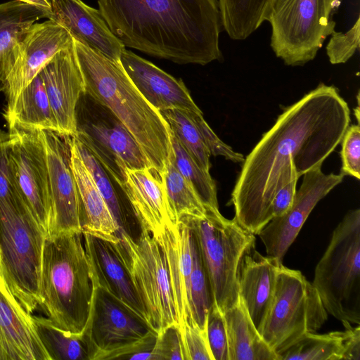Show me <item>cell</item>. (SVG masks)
Returning a JSON list of instances; mask_svg holds the SVG:
<instances>
[{"label":"cell","instance_id":"6da1fadb","mask_svg":"<svg viewBox=\"0 0 360 360\" xmlns=\"http://www.w3.org/2000/svg\"><path fill=\"white\" fill-rule=\"evenodd\" d=\"M350 121L338 88L324 83L285 108L243 162L231 199L236 221L257 235L273 219L271 205L278 190L321 167Z\"/></svg>","mask_w":360,"mask_h":360},{"label":"cell","instance_id":"7a4b0ae2","mask_svg":"<svg viewBox=\"0 0 360 360\" xmlns=\"http://www.w3.org/2000/svg\"><path fill=\"white\" fill-rule=\"evenodd\" d=\"M112 33L127 47L179 64L219 60L218 0H97Z\"/></svg>","mask_w":360,"mask_h":360},{"label":"cell","instance_id":"3957f363","mask_svg":"<svg viewBox=\"0 0 360 360\" xmlns=\"http://www.w3.org/2000/svg\"><path fill=\"white\" fill-rule=\"evenodd\" d=\"M84 94L109 110L134 139L149 167L162 174L172 154V131L161 112L139 92L122 68L73 39Z\"/></svg>","mask_w":360,"mask_h":360},{"label":"cell","instance_id":"277c9868","mask_svg":"<svg viewBox=\"0 0 360 360\" xmlns=\"http://www.w3.org/2000/svg\"><path fill=\"white\" fill-rule=\"evenodd\" d=\"M94 290L82 233L46 237L42 252L40 303L57 327L81 335Z\"/></svg>","mask_w":360,"mask_h":360},{"label":"cell","instance_id":"5b68a950","mask_svg":"<svg viewBox=\"0 0 360 360\" xmlns=\"http://www.w3.org/2000/svg\"><path fill=\"white\" fill-rule=\"evenodd\" d=\"M45 238L20 196L0 198V274L11 292L32 314L40 303Z\"/></svg>","mask_w":360,"mask_h":360},{"label":"cell","instance_id":"8992f818","mask_svg":"<svg viewBox=\"0 0 360 360\" xmlns=\"http://www.w3.org/2000/svg\"><path fill=\"white\" fill-rule=\"evenodd\" d=\"M328 312L360 323V210L349 211L334 229L312 282Z\"/></svg>","mask_w":360,"mask_h":360},{"label":"cell","instance_id":"52a82bcc","mask_svg":"<svg viewBox=\"0 0 360 360\" xmlns=\"http://www.w3.org/2000/svg\"><path fill=\"white\" fill-rule=\"evenodd\" d=\"M186 219L198 241L213 302L223 312L239 300L238 267L246 252L255 245V235L219 210L208 208L202 217Z\"/></svg>","mask_w":360,"mask_h":360},{"label":"cell","instance_id":"ba28073f","mask_svg":"<svg viewBox=\"0 0 360 360\" xmlns=\"http://www.w3.org/2000/svg\"><path fill=\"white\" fill-rule=\"evenodd\" d=\"M342 0H274L267 20L271 47L289 66L314 59L325 39L335 31L333 14Z\"/></svg>","mask_w":360,"mask_h":360},{"label":"cell","instance_id":"9c48e42d","mask_svg":"<svg viewBox=\"0 0 360 360\" xmlns=\"http://www.w3.org/2000/svg\"><path fill=\"white\" fill-rule=\"evenodd\" d=\"M158 335L145 318L94 285L82 333L89 360L129 359L134 354L153 351Z\"/></svg>","mask_w":360,"mask_h":360},{"label":"cell","instance_id":"30bf717a","mask_svg":"<svg viewBox=\"0 0 360 360\" xmlns=\"http://www.w3.org/2000/svg\"><path fill=\"white\" fill-rule=\"evenodd\" d=\"M328 319L316 289L297 270L280 264L274 298L259 333L277 355Z\"/></svg>","mask_w":360,"mask_h":360},{"label":"cell","instance_id":"8fae6325","mask_svg":"<svg viewBox=\"0 0 360 360\" xmlns=\"http://www.w3.org/2000/svg\"><path fill=\"white\" fill-rule=\"evenodd\" d=\"M126 266L143 307L145 316L159 334L177 326L167 262L158 242L148 232L134 239L121 233L113 243Z\"/></svg>","mask_w":360,"mask_h":360},{"label":"cell","instance_id":"7c38bea8","mask_svg":"<svg viewBox=\"0 0 360 360\" xmlns=\"http://www.w3.org/2000/svg\"><path fill=\"white\" fill-rule=\"evenodd\" d=\"M9 158L18 195L46 237L52 219V202L44 146L39 131L8 128Z\"/></svg>","mask_w":360,"mask_h":360},{"label":"cell","instance_id":"4fadbf2b","mask_svg":"<svg viewBox=\"0 0 360 360\" xmlns=\"http://www.w3.org/2000/svg\"><path fill=\"white\" fill-rule=\"evenodd\" d=\"M39 133L46 152L52 202L49 236L82 233L79 195L70 165L69 137L53 131Z\"/></svg>","mask_w":360,"mask_h":360},{"label":"cell","instance_id":"5bb4252c","mask_svg":"<svg viewBox=\"0 0 360 360\" xmlns=\"http://www.w3.org/2000/svg\"><path fill=\"white\" fill-rule=\"evenodd\" d=\"M302 176L289 210L273 218L257 234L267 255L280 262L317 203L340 184L345 177L340 173L325 174L321 167L310 170Z\"/></svg>","mask_w":360,"mask_h":360},{"label":"cell","instance_id":"9a60e30c","mask_svg":"<svg viewBox=\"0 0 360 360\" xmlns=\"http://www.w3.org/2000/svg\"><path fill=\"white\" fill-rule=\"evenodd\" d=\"M74 137L91 152L117 184L122 179L123 167H149L134 139L111 112L109 118L90 116L82 123L77 122Z\"/></svg>","mask_w":360,"mask_h":360},{"label":"cell","instance_id":"2e32d148","mask_svg":"<svg viewBox=\"0 0 360 360\" xmlns=\"http://www.w3.org/2000/svg\"><path fill=\"white\" fill-rule=\"evenodd\" d=\"M72 41L70 32L51 20L32 25L18 44L16 60L6 82L5 109L12 105L51 58Z\"/></svg>","mask_w":360,"mask_h":360},{"label":"cell","instance_id":"e0dca14e","mask_svg":"<svg viewBox=\"0 0 360 360\" xmlns=\"http://www.w3.org/2000/svg\"><path fill=\"white\" fill-rule=\"evenodd\" d=\"M59 134L77 132V107L84 94V82L74 43L58 52L39 72Z\"/></svg>","mask_w":360,"mask_h":360},{"label":"cell","instance_id":"ac0fdd59","mask_svg":"<svg viewBox=\"0 0 360 360\" xmlns=\"http://www.w3.org/2000/svg\"><path fill=\"white\" fill-rule=\"evenodd\" d=\"M156 240L165 256L172 296L181 334L187 321L192 319L190 283L195 235L188 220L184 218L176 224H168Z\"/></svg>","mask_w":360,"mask_h":360},{"label":"cell","instance_id":"d6986e66","mask_svg":"<svg viewBox=\"0 0 360 360\" xmlns=\"http://www.w3.org/2000/svg\"><path fill=\"white\" fill-rule=\"evenodd\" d=\"M120 61L136 89L159 111L175 108L202 112L182 80L126 49L122 51Z\"/></svg>","mask_w":360,"mask_h":360},{"label":"cell","instance_id":"ffe728a7","mask_svg":"<svg viewBox=\"0 0 360 360\" xmlns=\"http://www.w3.org/2000/svg\"><path fill=\"white\" fill-rule=\"evenodd\" d=\"M118 184L124 193L141 231L149 233L155 240L171 224L161 174L155 169L123 167Z\"/></svg>","mask_w":360,"mask_h":360},{"label":"cell","instance_id":"44dd1931","mask_svg":"<svg viewBox=\"0 0 360 360\" xmlns=\"http://www.w3.org/2000/svg\"><path fill=\"white\" fill-rule=\"evenodd\" d=\"M0 360H51L32 314L9 290L0 274Z\"/></svg>","mask_w":360,"mask_h":360},{"label":"cell","instance_id":"7402d4cb","mask_svg":"<svg viewBox=\"0 0 360 360\" xmlns=\"http://www.w3.org/2000/svg\"><path fill=\"white\" fill-rule=\"evenodd\" d=\"M48 1L52 12L51 20L65 28L74 39L120 62V55L125 46L112 33L99 10L82 0Z\"/></svg>","mask_w":360,"mask_h":360},{"label":"cell","instance_id":"603a6c76","mask_svg":"<svg viewBox=\"0 0 360 360\" xmlns=\"http://www.w3.org/2000/svg\"><path fill=\"white\" fill-rule=\"evenodd\" d=\"M281 264L274 257L260 254L255 245L244 255L238 267L239 296L259 333L274 298Z\"/></svg>","mask_w":360,"mask_h":360},{"label":"cell","instance_id":"cb8c5ba5","mask_svg":"<svg viewBox=\"0 0 360 360\" xmlns=\"http://www.w3.org/2000/svg\"><path fill=\"white\" fill-rule=\"evenodd\" d=\"M82 237L94 285L103 288L146 319L130 275L114 244L87 233H82Z\"/></svg>","mask_w":360,"mask_h":360},{"label":"cell","instance_id":"d4e9b609","mask_svg":"<svg viewBox=\"0 0 360 360\" xmlns=\"http://www.w3.org/2000/svg\"><path fill=\"white\" fill-rule=\"evenodd\" d=\"M70 165L80 200V224L82 233L116 243L119 229L91 175L69 137Z\"/></svg>","mask_w":360,"mask_h":360},{"label":"cell","instance_id":"484cf974","mask_svg":"<svg viewBox=\"0 0 360 360\" xmlns=\"http://www.w3.org/2000/svg\"><path fill=\"white\" fill-rule=\"evenodd\" d=\"M43 18L49 19L48 14L35 6L15 0L0 3V91H4L23 35Z\"/></svg>","mask_w":360,"mask_h":360},{"label":"cell","instance_id":"4316f807","mask_svg":"<svg viewBox=\"0 0 360 360\" xmlns=\"http://www.w3.org/2000/svg\"><path fill=\"white\" fill-rule=\"evenodd\" d=\"M222 313L229 360H279L254 325L240 296L234 306Z\"/></svg>","mask_w":360,"mask_h":360},{"label":"cell","instance_id":"83f0119b","mask_svg":"<svg viewBox=\"0 0 360 360\" xmlns=\"http://www.w3.org/2000/svg\"><path fill=\"white\" fill-rule=\"evenodd\" d=\"M8 128L58 133L46 91L39 74L21 91L12 105L4 110ZM59 134V133H58Z\"/></svg>","mask_w":360,"mask_h":360},{"label":"cell","instance_id":"f1b7e54d","mask_svg":"<svg viewBox=\"0 0 360 360\" xmlns=\"http://www.w3.org/2000/svg\"><path fill=\"white\" fill-rule=\"evenodd\" d=\"M71 140L104 198L119 229L120 237L124 233L136 239L141 231L139 222L122 205L105 169L82 143L74 136Z\"/></svg>","mask_w":360,"mask_h":360},{"label":"cell","instance_id":"f546056e","mask_svg":"<svg viewBox=\"0 0 360 360\" xmlns=\"http://www.w3.org/2000/svg\"><path fill=\"white\" fill-rule=\"evenodd\" d=\"M161 176L171 224H176L187 217H200L206 214L208 208L171 159Z\"/></svg>","mask_w":360,"mask_h":360},{"label":"cell","instance_id":"4dcf8cb0","mask_svg":"<svg viewBox=\"0 0 360 360\" xmlns=\"http://www.w3.org/2000/svg\"><path fill=\"white\" fill-rule=\"evenodd\" d=\"M38 336L51 360H89L87 345L81 335L56 326L47 317L33 316Z\"/></svg>","mask_w":360,"mask_h":360},{"label":"cell","instance_id":"1f68e13d","mask_svg":"<svg viewBox=\"0 0 360 360\" xmlns=\"http://www.w3.org/2000/svg\"><path fill=\"white\" fill-rule=\"evenodd\" d=\"M343 331L326 334L308 333L278 354L279 360H340L343 354Z\"/></svg>","mask_w":360,"mask_h":360},{"label":"cell","instance_id":"d6a6232c","mask_svg":"<svg viewBox=\"0 0 360 360\" xmlns=\"http://www.w3.org/2000/svg\"><path fill=\"white\" fill-rule=\"evenodd\" d=\"M171 160L181 174L193 186L205 205L219 210L217 190L210 172L202 169L172 134Z\"/></svg>","mask_w":360,"mask_h":360},{"label":"cell","instance_id":"836d02e7","mask_svg":"<svg viewBox=\"0 0 360 360\" xmlns=\"http://www.w3.org/2000/svg\"><path fill=\"white\" fill-rule=\"evenodd\" d=\"M160 112L167 122L172 134L179 143L199 166L210 172L211 155L186 112L175 108Z\"/></svg>","mask_w":360,"mask_h":360},{"label":"cell","instance_id":"e575fe53","mask_svg":"<svg viewBox=\"0 0 360 360\" xmlns=\"http://www.w3.org/2000/svg\"><path fill=\"white\" fill-rule=\"evenodd\" d=\"M190 296L192 319L200 328H205L207 316L213 303V300L195 236L190 283Z\"/></svg>","mask_w":360,"mask_h":360},{"label":"cell","instance_id":"d590c367","mask_svg":"<svg viewBox=\"0 0 360 360\" xmlns=\"http://www.w3.org/2000/svg\"><path fill=\"white\" fill-rule=\"evenodd\" d=\"M360 17L345 32L335 31L328 42L326 50L329 61L333 65L345 63L359 49Z\"/></svg>","mask_w":360,"mask_h":360},{"label":"cell","instance_id":"8d00e7d4","mask_svg":"<svg viewBox=\"0 0 360 360\" xmlns=\"http://www.w3.org/2000/svg\"><path fill=\"white\" fill-rule=\"evenodd\" d=\"M340 174L360 179V127L349 124L340 141Z\"/></svg>","mask_w":360,"mask_h":360},{"label":"cell","instance_id":"74e56055","mask_svg":"<svg viewBox=\"0 0 360 360\" xmlns=\"http://www.w3.org/2000/svg\"><path fill=\"white\" fill-rule=\"evenodd\" d=\"M206 330L214 360H229L226 324L223 313L214 302L207 316Z\"/></svg>","mask_w":360,"mask_h":360},{"label":"cell","instance_id":"f35d334b","mask_svg":"<svg viewBox=\"0 0 360 360\" xmlns=\"http://www.w3.org/2000/svg\"><path fill=\"white\" fill-rule=\"evenodd\" d=\"M197 127L201 138L211 155L221 156L235 163L244 161L245 157L222 141L214 132L203 117L202 112H186Z\"/></svg>","mask_w":360,"mask_h":360},{"label":"cell","instance_id":"ab89813d","mask_svg":"<svg viewBox=\"0 0 360 360\" xmlns=\"http://www.w3.org/2000/svg\"><path fill=\"white\" fill-rule=\"evenodd\" d=\"M185 360H214L207 335L193 320L186 323L181 333Z\"/></svg>","mask_w":360,"mask_h":360},{"label":"cell","instance_id":"60d3db41","mask_svg":"<svg viewBox=\"0 0 360 360\" xmlns=\"http://www.w3.org/2000/svg\"><path fill=\"white\" fill-rule=\"evenodd\" d=\"M152 352L154 360H185V351L179 327L172 326L160 333Z\"/></svg>","mask_w":360,"mask_h":360},{"label":"cell","instance_id":"b9f144b4","mask_svg":"<svg viewBox=\"0 0 360 360\" xmlns=\"http://www.w3.org/2000/svg\"><path fill=\"white\" fill-rule=\"evenodd\" d=\"M18 196L10 163L8 132L0 129V198Z\"/></svg>","mask_w":360,"mask_h":360},{"label":"cell","instance_id":"7bdbcfd3","mask_svg":"<svg viewBox=\"0 0 360 360\" xmlns=\"http://www.w3.org/2000/svg\"><path fill=\"white\" fill-rule=\"evenodd\" d=\"M298 179V177L293 178L276 193L271 205L273 218L284 214L292 206L297 191Z\"/></svg>","mask_w":360,"mask_h":360},{"label":"cell","instance_id":"ee69618b","mask_svg":"<svg viewBox=\"0 0 360 360\" xmlns=\"http://www.w3.org/2000/svg\"><path fill=\"white\" fill-rule=\"evenodd\" d=\"M345 330L343 331V354L342 359H360V326L355 327L348 321H342Z\"/></svg>","mask_w":360,"mask_h":360},{"label":"cell","instance_id":"f6af8a7d","mask_svg":"<svg viewBox=\"0 0 360 360\" xmlns=\"http://www.w3.org/2000/svg\"><path fill=\"white\" fill-rule=\"evenodd\" d=\"M24 4H27L33 6H35L44 12H46L49 15V19L51 20L52 18V12L51 8V5L48 0H15Z\"/></svg>","mask_w":360,"mask_h":360}]
</instances>
